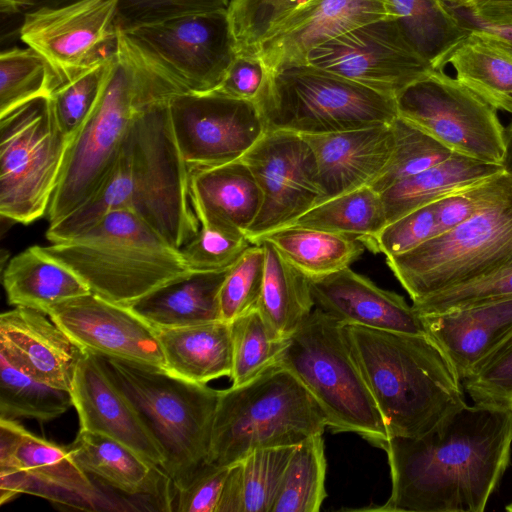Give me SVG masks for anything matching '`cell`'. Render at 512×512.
Listing matches in <instances>:
<instances>
[{"mask_svg":"<svg viewBox=\"0 0 512 512\" xmlns=\"http://www.w3.org/2000/svg\"><path fill=\"white\" fill-rule=\"evenodd\" d=\"M512 445L510 406L465 405L418 437L381 448L391 494L380 511L482 512L503 476Z\"/></svg>","mask_w":512,"mask_h":512,"instance_id":"cell-1","label":"cell"},{"mask_svg":"<svg viewBox=\"0 0 512 512\" xmlns=\"http://www.w3.org/2000/svg\"><path fill=\"white\" fill-rule=\"evenodd\" d=\"M170 99L150 103L136 114L100 185L80 207L49 225L46 238L51 243L68 240L119 209L133 211L177 249L198 233L200 223L189 194L190 167L173 135Z\"/></svg>","mask_w":512,"mask_h":512,"instance_id":"cell-2","label":"cell"},{"mask_svg":"<svg viewBox=\"0 0 512 512\" xmlns=\"http://www.w3.org/2000/svg\"><path fill=\"white\" fill-rule=\"evenodd\" d=\"M181 92L189 91L164 62L118 25L111 73L95 108L71 138L47 212L49 225L80 207L100 185L136 114Z\"/></svg>","mask_w":512,"mask_h":512,"instance_id":"cell-3","label":"cell"},{"mask_svg":"<svg viewBox=\"0 0 512 512\" xmlns=\"http://www.w3.org/2000/svg\"><path fill=\"white\" fill-rule=\"evenodd\" d=\"M346 331L389 438L421 436L467 404L461 379L429 336L359 325Z\"/></svg>","mask_w":512,"mask_h":512,"instance_id":"cell-4","label":"cell"},{"mask_svg":"<svg viewBox=\"0 0 512 512\" xmlns=\"http://www.w3.org/2000/svg\"><path fill=\"white\" fill-rule=\"evenodd\" d=\"M42 249L92 293L127 307L191 272L179 249L129 209L111 211L76 236Z\"/></svg>","mask_w":512,"mask_h":512,"instance_id":"cell-5","label":"cell"},{"mask_svg":"<svg viewBox=\"0 0 512 512\" xmlns=\"http://www.w3.org/2000/svg\"><path fill=\"white\" fill-rule=\"evenodd\" d=\"M111 380L160 446L175 492L208 462L221 390L165 369L98 355Z\"/></svg>","mask_w":512,"mask_h":512,"instance_id":"cell-6","label":"cell"},{"mask_svg":"<svg viewBox=\"0 0 512 512\" xmlns=\"http://www.w3.org/2000/svg\"><path fill=\"white\" fill-rule=\"evenodd\" d=\"M326 427L304 385L274 365L246 384L221 390L208 462L230 466L256 449L297 446Z\"/></svg>","mask_w":512,"mask_h":512,"instance_id":"cell-7","label":"cell"},{"mask_svg":"<svg viewBox=\"0 0 512 512\" xmlns=\"http://www.w3.org/2000/svg\"><path fill=\"white\" fill-rule=\"evenodd\" d=\"M276 365L309 391L335 432H353L381 447L382 414L353 355L346 325L315 308L286 339Z\"/></svg>","mask_w":512,"mask_h":512,"instance_id":"cell-8","label":"cell"},{"mask_svg":"<svg viewBox=\"0 0 512 512\" xmlns=\"http://www.w3.org/2000/svg\"><path fill=\"white\" fill-rule=\"evenodd\" d=\"M386 262L412 302L512 262V176L503 171L495 195L468 220Z\"/></svg>","mask_w":512,"mask_h":512,"instance_id":"cell-9","label":"cell"},{"mask_svg":"<svg viewBox=\"0 0 512 512\" xmlns=\"http://www.w3.org/2000/svg\"><path fill=\"white\" fill-rule=\"evenodd\" d=\"M255 102L267 130L300 135L389 125L398 116L395 97L309 64L266 72Z\"/></svg>","mask_w":512,"mask_h":512,"instance_id":"cell-10","label":"cell"},{"mask_svg":"<svg viewBox=\"0 0 512 512\" xmlns=\"http://www.w3.org/2000/svg\"><path fill=\"white\" fill-rule=\"evenodd\" d=\"M48 97L0 117V213L29 224L47 215L70 144Z\"/></svg>","mask_w":512,"mask_h":512,"instance_id":"cell-11","label":"cell"},{"mask_svg":"<svg viewBox=\"0 0 512 512\" xmlns=\"http://www.w3.org/2000/svg\"><path fill=\"white\" fill-rule=\"evenodd\" d=\"M66 446L39 437L16 420L0 419V504L21 493L83 511L140 510L103 491Z\"/></svg>","mask_w":512,"mask_h":512,"instance_id":"cell-12","label":"cell"},{"mask_svg":"<svg viewBox=\"0 0 512 512\" xmlns=\"http://www.w3.org/2000/svg\"><path fill=\"white\" fill-rule=\"evenodd\" d=\"M395 100L400 118L452 153L502 165L505 127L497 110L444 70H430Z\"/></svg>","mask_w":512,"mask_h":512,"instance_id":"cell-13","label":"cell"},{"mask_svg":"<svg viewBox=\"0 0 512 512\" xmlns=\"http://www.w3.org/2000/svg\"><path fill=\"white\" fill-rule=\"evenodd\" d=\"M117 0H70L25 13L23 43L48 63L56 89L113 52Z\"/></svg>","mask_w":512,"mask_h":512,"instance_id":"cell-14","label":"cell"},{"mask_svg":"<svg viewBox=\"0 0 512 512\" xmlns=\"http://www.w3.org/2000/svg\"><path fill=\"white\" fill-rule=\"evenodd\" d=\"M240 159L262 195L259 213L246 232L252 244L325 200L314 153L300 134L267 130Z\"/></svg>","mask_w":512,"mask_h":512,"instance_id":"cell-15","label":"cell"},{"mask_svg":"<svg viewBox=\"0 0 512 512\" xmlns=\"http://www.w3.org/2000/svg\"><path fill=\"white\" fill-rule=\"evenodd\" d=\"M124 30L158 56L189 92L214 91L237 56L227 9L184 13Z\"/></svg>","mask_w":512,"mask_h":512,"instance_id":"cell-16","label":"cell"},{"mask_svg":"<svg viewBox=\"0 0 512 512\" xmlns=\"http://www.w3.org/2000/svg\"><path fill=\"white\" fill-rule=\"evenodd\" d=\"M168 109L177 147L189 167L239 160L267 131L255 101L214 91L178 93Z\"/></svg>","mask_w":512,"mask_h":512,"instance_id":"cell-17","label":"cell"},{"mask_svg":"<svg viewBox=\"0 0 512 512\" xmlns=\"http://www.w3.org/2000/svg\"><path fill=\"white\" fill-rule=\"evenodd\" d=\"M305 64L393 97L433 69L390 18L322 44L308 54Z\"/></svg>","mask_w":512,"mask_h":512,"instance_id":"cell-18","label":"cell"},{"mask_svg":"<svg viewBox=\"0 0 512 512\" xmlns=\"http://www.w3.org/2000/svg\"><path fill=\"white\" fill-rule=\"evenodd\" d=\"M46 314L88 352L166 370L155 328L130 307L90 292L52 305Z\"/></svg>","mask_w":512,"mask_h":512,"instance_id":"cell-19","label":"cell"},{"mask_svg":"<svg viewBox=\"0 0 512 512\" xmlns=\"http://www.w3.org/2000/svg\"><path fill=\"white\" fill-rule=\"evenodd\" d=\"M386 18L394 19L389 0H308L274 27L256 55L266 72L303 65L322 44Z\"/></svg>","mask_w":512,"mask_h":512,"instance_id":"cell-20","label":"cell"},{"mask_svg":"<svg viewBox=\"0 0 512 512\" xmlns=\"http://www.w3.org/2000/svg\"><path fill=\"white\" fill-rule=\"evenodd\" d=\"M80 429L111 437L162 468L164 456L131 403L106 372L99 356L80 361L70 390Z\"/></svg>","mask_w":512,"mask_h":512,"instance_id":"cell-21","label":"cell"},{"mask_svg":"<svg viewBox=\"0 0 512 512\" xmlns=\"http://www.w3.org/2000/svg\"><path fill=\"white\" fill-rule=\"evenodd\" d=\"M309 280L314 306L344 325L427 335L422 317L401 295L350 267Z\"/></svg>","mask_w":512,"mask_h":512,"instance_id":"cell-22","label":"cell"},{"mask_svg":"<svg viewBox=\"0 0 512 512\" xmlns=\"http://www.w3.org/2000/svg\"><path fill=\"white\" fill-rule=\"evenodd\" d=\"M0 350L33 377L67 391L87 353L46 313L26 307L0 315Z\"/></svg>","mask_w":512,"mask_h":512,"instance_id":"cell-23","label":"cell"},{"mask_svg":"<svg viewBox=\"0 0 512 512\" xmlns=\"http://www.w3.org/2000/svg\"><path fill=\"white\" fill-rule=\"evenodd\" d=\"M301 136L314 153L325 200L370 186L394 149L391 124Z\"/></svg>","mask_w":512,"mask_h":512,"instance_id":"cell-24","label":"cell"},{"mask_svg":"<svg viewBox=\"0 0 512 512\" xmlns=\"http://www.w3.org/2000/svg\"><path fill=\"white\" fill-rule=\"evenodd\" d=\"M76 464L103 486L136 498L151 509L153 502L171 506L174 485L164 470L125 444L104 434L79 429L66 446Z\"/></svg>","mask_w":512,"mask_h":512,"instance_id":"cell-25","label":"cell"},{"mask_svg":"<svg viewBox=\"0 0 512 512\" xmlns=\"http://www.w3.org/2000/svg\"><path fill=\"white\" fill-rule=\"evenodd\" d=\"M189 194L200 226L237 236H246L262 203L257 181L241 159L190 167Z\"/></svg>","mask_w":512,"mask_h":512,"instance_id":"cell-26","label":"cell"},{"mask_svg":"<svg viewBox=\"0 0 512 512\" xmlns=\"http://www.w3.org/2000/svg\"><path fill=\"white\" fill-rule=\"evenodd\" d=\"M420 316L461 381L512 335V297Z\"/></svg>","mask_w":512,"mask_h":512,"instance_id":"cell-27","label":"cell"},{"mask_svg":"<svg viewBox=\"0 0 512 512\" xmlns=\"http://www.w3.org/2000/svg\"><path fill=\"white\" fill-rule=\"evenodd\" d=\"M229 269L191 271L151 291L129 307L154 328L222 320L219 294Z\"/></svg>","mask_w":512,"mask_h":512,"instance_id":"cell-28","label":"cell"},{"mask_svg":"<svg viewBox=\"0 0 512 512\" xmlns=\"http://www.w3.org/2000/svg\"><path fill=\"white\" fill-rule=\"evenodd\" d=\"M166 370L185 380L207 384L231 375L230 322L223 320L172 328H155Z\"/></svg>","mask_w":512,"mask_h":512,"instance_id":"cell-29","label":"cell"},{"mask_svg":"<svg viewBox=\"0 0 512 512\" xmlns=\"http://www.w3.org/2000/svg\"><path fill=\"white\" fill-rule=\"evenodd\" d=\"M456 79L497 111L512 115V45L479 26L448 57Z\"/></svg>","mask_w":512,"mask_h":512,"instance_id":"cell-30","label":"cell"},{"mask_svg":"<svg viewBox=\"0 0 512 512\" xmlns=\"http://www.w3.org/2000/svg\"><path fill=\"white\" fill-rule=\"evenodd\" d=\"M3 286L9 304L44 313L52 305L91 292L77 274L41 246H31L10 259Z\"/></svg>","mask_w":512,"mask_h":512,"instance_id":"cell-31","label":"cell"},{"mask_svg":"<svg viewBox=\"0 0 512 512\" xmlns=\"http://www.w3.org/2000/svg\"><path fill=\"white\" fill-rule=\"evenodd\" d=\"M502 171V165L452 154L437 165L403 179L380 193L387 223Z\"/></svg>","mask_w":512,"mask_h":512,"instance_id":"cell-32","label":"cell"},{"mask_svg":"<svg viewBox=\"0 0 512 512\" xmlns=\"http://www.w3.org/2000/svg\"><path fill=\"white\" fill-rule=\"evenodd\" d=\"M257 243L263 246L265 253L264 283L258 311L276 338L287 339L313 311L310 280L269 242Z\"/></svg>","mask_w":512,"mask_h":512,"instance_id":"cell-33","label":"cell"},{"mask_svg":"<svg viewBox=\"0 0 512 512\" xmlns=\"http://www.w3.org/2000/svg\"><path fill=\"white\" fill-rule=\"evenodd\" d=\"M389 3L409 43L433 69L444 70L449 55L470 26L441 0H389Z\"/></svg>","mask_w":512,"mask_h":512,"instance_id":"cell-34","label":"cell"},{"mask_svg":"<svg viewBox=\"0 0 512 512\" xmlns=\"http://www.w3.org/2000/svg\"><path fill=\"white\" fill-rule=\"evenodd\" d=\"M259 241L269 242L309 278L350 267L365 249V245L354 237L300 226L282 227Z\"/></svg>","mask_w":512,"mask_h":512,"instance_id":"cell-35","label":"cell"},{"mask_svg":"<svg viewBox=\"0 0 512 512\" xmlns=\"http://www.w3.org/2000/svg\"><path fill=\"white\" fill-rule=\"evenodd\" d=\"M386 224L381 194L366 186L323 201L289 226L347 235L368 248Z\"/></svg>","mask_w":512,"mask_h":512,"instance_id":"cell-36","label":"cell"},{"mask_svg":"<svg viewBox=\"0 0 512 512\" xmlns=\"http://www.w3.org/2000/svg\"><path fill=\"white\" fill-rule=\"evenodd\" d=\"M71 406L70 391L38 380L0 350V419L50 421Z\"/></svg>","mask_w":512,"mask_h":512,"instance_id":"cell-37","label":"cell"},{"mask_svg":"<svg viewBox=\"0 0 512 512\" xmlns=\"http://www.w3.org/2000/svg\"><path fill=\"white\" fill-rule=\"evenodd\" d=\"M326 457L323 434L296 446L272 512H318L325 500Z\"/></svg>","mask_w":512,"mask_h":512,"instance_id":"cell-38","label":"cell"},{"mask_svg":"<svg viewBox=\"0 0 512 512\" xmlns=\"http://www.w3.org/2000/svg\"><path fill=\"white\" fill-rule=\"evenodd\" d=\"M56 89L46 60L34 49L11 48L0 54V117Z\"/></svg>","mask_w":512,"mask_h":512,"instance_id":"cell-39","label":"cell"},{"mask_svg":"<svg viewBox=\"0 0 512 512\" xmlns=\"http://www.w3.org/2000/svg\"><path fill=\"white\" fill-rule=\"evenodd\" d=\"M231 325L232 386L246 384L276 365L286 339L276 338L258 310L236 318Z\"/></svg>","mask_w":512,"mask_h":512,"instance_id":"cell-40","label":"cell"},{"mask_svg":"<svg viewBox=\"0 0 512 512\" xmlns=\"http://www.w3.org/2000/svg\"><path fill=\"white\" fill-rule=\"evenodd\" d=\"M394 135L392 157L381 175L370 185L378 193L449 158L452 153L440 142L400 118L391 123Z\"/></svg>","mask_w":512,"mask_h":512,"instance_id":"cell-41","label":"cell"},{"mask_svg":"<svg viewBox=\"0 0 512 512\" xmlns=\"http://www.w3.org/2000/svg\"><path fill=\"white\" fill-rule=\"evenodd\" d=\"M296 446L256 449L236 462L241 512H272Z\"/></svg>","mask_w":512,"mask_h":512,"instance_id":"cell-42","label":"cell"},{"mask_svg":"<svg viewBox=\"0 0 512 512\" xmlns=\"http://www.w3.org/2000/svg\"><path fill=\"white\" fill-rule=\"evenodd\" d=\"M115 49V48H114ZM114 62V50L75 78L59 86L49 96L63 132L72 138L99 101Z\"/></svg>","mask_w":512,"mask_h":512,"instance_id":"cell-43","label":"cell"},{"mask_svg":"<svg viewBox=\"0 0 512 512\" xmlns=\"http://www.w3.org/2000/svg\"><path fill=\"white\" fill-rule=\"evenodd\" d=\"M308 0H229L227 14L237 55H256L274 27Z\"/></svg>","mask_w":512,"mask_h":512,"instance_id":"cell-44","label":"cell"},{"mask_svg":"<svg viewBox=\"0 0 512 512\" xmlns=\"http://www.w3.org/2000/svg\"><path fill=\"white\" fill-rule=\"evenodd\" d=\"M265 253L259 243L252 244L230 267L220 289L221 319L232 322L258 310L263 290Z\"/></svg>","mask_w":512,"mask_h":512,"instance_id":"cell-45","label":"cell"},{"mask_svg":"<svg viewBox=\"0 0 512 512\" xmlns=\"http://www.w3.org/2000/svg\"><path fill=\"white\" fill-rule=\"evenodd\" d=\"M512 297V262L470 282L422 299L412 306L419 315L438 314Z\"/></svg>","mask_w":512,"mask_h":512,"instance_id":"cell-46","label":"cell"},{"mask_svg":"<svg viewBox=\"0 0 512 512\" xmlns=\"http://www.w3.org/2000/svg\"><path fill=\"white\" fill-rule=\"evenodd\" d=\"M252 245L246 236L228 234L200 226L180 254L190 271H222L232 267Z\"/></svg>","mask_w":512,"mask_h":512,"instance_id":"cell-47","label":"cell"},{"mask_svg":"<svg viewBox=\"0 0 512 512\" xmlns=\"http://www.w3.org/2000/svg\"><path fill=\"white\" fill-rule=\"evenodd\" d=\"M474 403L510 406L512 398V335L462 380Z\"/></svg>","mask_w":512,"mask_h":512,"instance_id":"cell-48","label":"cell"},{"mask_svg":"<svg viewBox=\"0 0 512 512\" xmlns=\"http://www.w3.org/2000/svg\"><path fill=\"white\" fill-rule=\"evenodd\" d=\"M438 235L435 203L415 209L387 223L368 246L385 257L401 255Z\"/></svg>","mask_w":512,"mask_h":512,"instance_id":"cell-49","label":"cell"},{"mask_svg":"<svg viewBox=\"0 0 512 512\" xmlns=\"http://www.w3.org/2000/svg\"><path fill=\"white\" fill-rule=\"evenodd\" d=\"M503 171L434 202L438 234L462 224L484 207L498 190Z\"/></svg>","mask_w":512,"mask_h":512,"instance_id":"cell-50","label":"cell"},{"mask_svg":"<svg viewBox=\"0 0 512 512\" xmlns=\"http://www.w3.org/2000/svg\"><path fill=\"white\" fill-rule=\"evenodd\" d=\"M70 0H65V2ZM118 25L122 28L163 20L172 16L227 9L229 0H117Z\"/></svg>","mask_w":512,"mask_h":512,"instance_id":"cell-51","label":"cell"},{"mask_svg":"<svg viewBox=\"0 0 512 512\" xmlns=\"http://www.w3.org/2000/svg\"><path fill=\"white\" fill-rule=\"evenodd\" d=\"M230 466L206 462L175 492L177 512H217Z\"/></svg>","mask_w":512,"mask_h":512,"instance_id":"cell-52","label":"cell"},{"mask_svg":"<svg viewBox=\"0 0 512 512\" xmlns=\"http://www.w3.org/2000/svg\"><path fill=\"white\" fill-rule=\"evenodd\" d=\"M266 69L257 55H237L225 78L214 92L255 101L262 89Z\"/></svg>","mask_w":512,"mask_h":512,"instance_id":"cell-53","label":"cell"},{"mask_svg":"<svg viewBox=\"0 0 512 512\" xmlns=\"http://www.w3.org/2000/svg\"><path fill=\"white\" fill-rule=\"evenodd\" d=\"M466 10L479 26H512V0H469Z\"/></svg>","mask_w":512,"mask_h":512,"instance_id":"cell-54","label":"cell"},{"mask_svg":"<svg viewBox=\"0 0 512 512\" xmlns=\"http://www.w3.org/2000/svg\"><path fill=\"white\" fill-rule=\"evenodd\" d=\"M502 167L506 173L512 176V119L505 127V152Z\"/></svg>","mask_w":512,"mask_h":512,"instance_id":"cell-55","label":"cell"},{"mask_svg":"<svg viewBox=\"0 0 512 512\" xmlns=\"http://www.w3.org/2000/svg\"><path fill=\"white\" fill-rule=\"evenodd\" d=\"M477 26H479V25H477ZM479 27L484 29L485 31L495 35L496 37L500 38L501 40L507 42L508 44L512 45V26H506V27L479 26Z\"/></svg>","mask_w":512,"mask_h":512,"instance_id":"cell-56","label":"cell"},{"mask_svg":"<svg viewBox=\"0 0 512 512\" xmlns=\"http://www.w3.org/2000/svg\"><path fill=\"white\" fill-rule=\"evenodd\" d=\"M29 0H0V10L3 14L18 12Z\"/></svg>","mask_w":512,"mask_h":512,"instance_id":"cell-57","label":"cell"},{"mask_svg":"<svg viewBox=\"0 0 512 512\" xmlns=\"http://www.w3.org/2000/svg\"><path fill=\"white\" fill-rule=\"evenodd\" d=\"M452 9H467L469 0H441Z\"/></svg>","mask_w":512,"mask_h":512,"instance_id":"cell-58","label":"cell"},{"mask_svg":"<svg viewBox=\"0 0 512 512\" xmlns=\"http://www.w3.org/2000/svg\"><path fill=\"white\" fill-rule=\"evenodd\" d=\"M506 510H507V511L512 512V503H510V504L506 507Z\"/></svg>","mask_w":512,"mask_h":512,"instance_id":"cell-59","label":"cell"},{"mask_svg":"<svg viewBox=\"0 0 512 512\" xmlns=\"http://www.w3.org/2000/svg\"><path fill=\"white\" fill-rule=\"evenodd\" d=\"M510 409H511V412H512V398H511V401H510Z\"/></svg>","mask_w":512,"mask_h":512,"instance_id":"cell-60","label":"cell"}]
</instances>
